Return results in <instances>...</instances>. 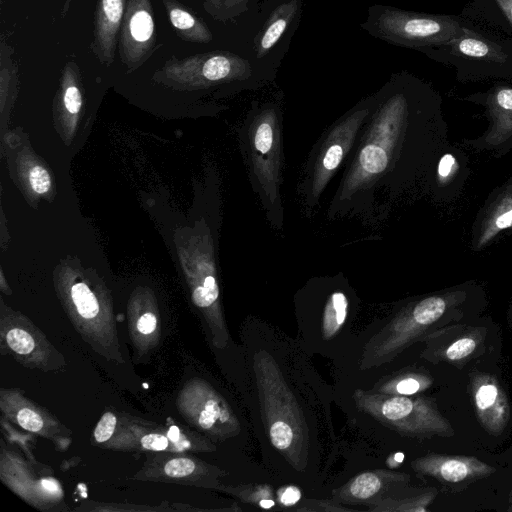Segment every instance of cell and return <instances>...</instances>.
Here are the masks:
<instances>
[{
    "label": "cell",
    "instance_id": "obj_18",
    "mask_svg": "<svg viewBox=\"0 0 512 512\" xmlns=\"http://www.w3.org/2000/svg\"><path fill=\"white\" fill-rule=\"evenodd\" d=\"M404 474L379 470L363 472L336 491V497L348 503H363L382 493L389 483L403 481Z\"/></svg>",
    "mask_w": 512,
    "mask_h": 512
},
{
    "label": "cell",
    "instance_id": "obj_3",
    "mask_svg": "<svg viewBox=\"0 0 512 512\" xmlns=\"http://www.w3.org/2000/svg\"><path fill=\"white\" fill-rule=\"evenodd\" d=\"M371 33L393 44L419 48L445 45L470 29L456 17L378 7L370 16Z\"/></svg>",
    "mask_w": 512,
    "mask_h": 512
},
{
    "label": "cell",
    "instance_id": "obj_29",
    "mask_svg": "<svg viewBox=\"0 0 512 512\" xmlns=\"http://www.w3.org/2000/svg\"><path fill=\"white\" fill-rule=\"evenodd\" d=\"M493 225L497 231L512 227V199L499 207L493 217Z\"/></svg>",
    "mask_w": 512,
    "mask_h": 512
},
{
    "label": "cell",
    "instance_id": "obj_2",
    "mask_svg": "<svg viewBox=\"0 0 512 512\" xmlns=\"http://www.w3.org/2000/svg\"><path fill=\"white\" fill-rule=\"evenodd\" d=\"M354 401L358 410L403 435L428 437L453 434L449 422L428 400L357 389Z\"/></svg>",
    "mask_w": 512,
    "mask_h": 512
},
{
    "label": "cell",
    "instance_id": "obj_11",
    "mask_svg": "<svg viewBox=\"0 0 512 512\" xmlns=\"http://www.w3.org/2000/svg\"><path fill=\"white\" fill-rule=\"evenodd\" d=\"M368 113V109L355 111L336 125L326 138L314 164L311 179V196L313 198L319 196L340 166L354 142L361 123L368 116Z\"/></svg>",
    "mask_w": 512,
    "mask_h": 512
},
{
    "label": "cell",
    "instance_id": "obj_4",
    "mask_svg": "<svg viewBox=\"0 0 512 512\" xmlns=\"http://www.w3.org/2000/svg\"><path fill=\"white\" fill-rule=\"evenodd\" d=\"M406 115L407 103L402 95L385 103L344 180L342 195L350 196L385 172Z\"/></svg>",
    "mask_w": 512,
    "mask_h": 512
},
{
    "label": "cell",
    "instance_id": "obj_15",
    "mask_svg": "<svg viewBox=\"0 0 512 512\" xmlns=\"http://www.w3.org/2000/svg\"><path fill=\"white\" fill-rule=\"evenodd\" d=\"M411 466L419 474L449 483L472 480L493 472L486 463L459 455H426L414 460Z\"/></svg>",
    "mask_w": 512,
    "mask_h": 512
},
{
    "label": "cell",
    "instance_id": "obj_16",
    "mask_svg": "<svg viewBox=\"0 0 512 512\" xmlns=\"http://www.w3.org/2000/svg\"><path fill=\"white\" fill-rule=\"evenodd\" d=\"M128 0H98L94 15L92 51L105 67L114 63L119 34Z\"/></svg>",
    "mask_w": 512,
    "mask_h": 512
},
{
    "label": "cell",
    "instance_id": "obj_25",
    "mask_svg": "<svg viewBox=\"0 0 512 512\" xmlns=\"http://www.w3.org/2000/svg\"><path fill=\"white\" fill-rule=\"evenodd\" d=\"M492 110L501 117L512 116V87H501L493 91L490 96Z\"/></svg>",
    "mask_w": 512,
    "mask_h": 512
},
{
    "label": "cell",
    "instance_id": "obj_10",
    "mask_svg": "<svg viewBox=\"0 0 512 512\" xmlns=\"http://www.w3.org/2000/svg\"><path fill=\"white\" fill-rule=\"evenodd\" d=\"M156 44L151 0H128L118 38L119 58L128 73L140 68Z\"/></svg>",
    "mask_w": 512,
    "mask_h": 512
},
{
    "label": "cell",
    "instance_id": "obj_21",
    "mask_svg": "<svg viewBox=\"0 0 512 512\" xmlns=\"http://www.w3.org/2000/svg\"><path fill=\"white\" fill-rule=\"evenodd\" d=\"M349 300L342 290L330 293L325 301L320 324V333L324 341H330L339 335L348 316Z\"/></svg>",
    "mask_w": 512,
    "mask_h": 512
},
{
    "label": "cell",
    "instance_id": "obj_22",
    "mask_svg": "<svg viewBox=\"0 0 512 512\" xmlns=\"http://www.w3.org/2000/svg\"><path fill=\"white\" fill-rule=\"evenodd\" d=\"M204 10L215 20L227 21L247 9L250 0H201Z\"/></svg>",
    "mask_w": 512,
    "mask_h": 512
},
{
    "label": "cell",
    "instance_id": "obj_26",
    "mask_svg": "<svg viewBox=\"0 0 512 512\" xmlns=\"http://www.w3.org/2000/svg\"><path fill=\"white\" fill-rule=\"evenodd\" d=\"M117 422V416L112 411L105 412L93 431L94 441L103 445L107 443L115 432Z\"/></svg>",
    "mask_w": 512,
    "mask_h": 512
},
{
    "label": "cell",
    "instance_id": "obj_34",
    "mask_svg": "<svg viewBox=\"0 0 512 512\" xmlns=\"http://www.w3.org/2000/svg\"><path fill=\"white\" fill-rule=\"evenodd\" d=\"M73 1L74 0H65L63 6L61 8V12H60V16L62 18H64L66 16V14L68 13Z\"/></svg>",
    "mask_w": 512,
    "mask_h": 512
},
{
    "label": "cell",
    "instance_id": "obj_8",
    "mask_svg": "<svg viewBox=\"0 0 512 512\" xmlns=\"http://www.w3.org/2000/svg\"><path fill=\"white\" fill-rule=\"evenodd\" d=\"M201 436L178 426H156L123 417L112 438L104 444L110 449H141L152 452L210 451L213 445Z\"/></svg>",
    "mask_w": 512,
    "mask_h": 512
},
{
    "label": "cell",
    "instance_id": "obj_7",
    "mask_svg": "<svg viewBox=\"0 0 512 512\" xmlns=\"http://www.w3.org/2000/svg\"><path fill=\"white\" fill-rule=\"evenodd\" d=\"M177 406L183 418L210 439L223 441L241 432V424L234 410L204 380L188 382L178 396Z\"/></svg>",
    "mask_w": 512,
    "mask_h": 512
},
{
    "label": "cell",
    "instance_id": "obj_1",
    "mask_svg": "<svg viewBox=\"0 0 512 512\" xmlns=\"http://www.w3.org/2000/svg\"><path fill=\"white\" fill-rule=\"evenodd\" d=\"M244 341L249 408L268 456L289 473L317 472L331 424L318 375L300 347L269 326L248 324Z\"/></svg>",
    "mask_w": 512,
    "mask_h": 512
},
{
    "label": "cell",
    "instance_id": "obj_13",
    "mask_svg": "<svg viewBox=\"0 0 512 512\" xmlns=\"http://www.w3.org/2000/svg\"><path fill=\"white\" fill-rule=\"evenodd\" d=\"M0 406L4 416L29 432L61 442L70 435V431L48 411L17 390L1 389Z\"/></svg>",
    "mask_w": 512,
    "mask_h": 512
},
{
    "label": "cell",
    "instance_id": "obj_30",
    "mask_svg": "<svg viewBox=\"0 0 512 512\" xmlns=\"http://www.w3.org/2000/svg\"><path fill=\"white\" fill-rule=\"evenodd\" d=\"M301 496V491L294 485L286 486L278 493L280 504L287 507L297 504Z\"/></svg>",
    "mask_w": 512,
    "mask_h": 512
},
{
    "label": "cell",
    "instance_id": "obj_23",
    "mask_svg": "<svg viewBox=\"0 0 512 512\" xmlns=\"http://www.w3.org/2000/svg\"><path fill=\"white\" fill-rule=\"evenodd\" d=\"M429 385L425 378L415 376H403L399 379H393L389 383L380 387L378 392L398 395H412Z\"/></svg>",
    "mask_w": 512,
    "mask_h": 512
},
{
    "label": "cell",
    "instance_id": "obj_27",
    "mask_svg": "<svg viewBox=\"0 0 512 512\" xmlns=\"http://www.w3.org/2000/svg\"><path fill=\"white\" fill-rule=\"evenodd\" d=\"M476 342L470 337L461 338L452 343L446 350V357L450 360H459L471 354Z\"/></svg>",
    "mask_w": 512,
    "mask_h": 512
},
{
    "label": "cell",
    "instance_id": "obj_32",
    "mask_svg": "<svg viewBox=\"0 0 512 512\" xmlns=\"http://www.w3.org/2000/svg\"><path fill=\"white\" fill-rule=\"evenodd\" d=\"M512 26V0H494Z\"/></svg>",
    "mask_w": 512,
    "mask_h": 512
},
{
    "label": "cell",
    "instance_id": "obj_19",
    "mask_svg": "<svg viewBox=\"0 0 512 512\" xmlns=\"http://www.w3.org/2000/svg\"><path fill=\"white\" fill-rule=\"evenodd\" d=\"M169 21L176 34L192 43L206 44L212 41V33L206 23L191 13L177 0H162Z\"/></svg>",
    "mask_w": 512,
    "mask_h": 512
},
{
    "label": "cell",
    "instance_id": "obj_20",
    "mask_svg": "<svg viewBox=\"0 0 512 512\" xmlns=\"http://www.w3.org/2000/svg\"><path fill=\"white\" fill-rule=\"evenodd\" d=\"M297 10L298 2L290 0L282 3L273 11L256 42L257 58H263L279 41Z\"/></svg>",
    "mask_w": 512,
    "mask_h": 512
},
{
    "label": "cell",
    "instance_id": "obj_17",
    "mask_svg": "<svg viewBox=\"0 0 512 512\" xmlns=\"http://www.w3.org/2000/svg\"><path fill=\"white\" fill-rule=\"evenodd\" d=\"M476 412L482 426L490 433H500L509 418V406L502 389L489 377H481L474 392Z\"/></svg>",
    "mask_w": 512,
    "mask_h": 512
},
{
    "label": "cell",
    "instance_id": "obj_12",
    "mask_svg": "<svg viewBox=\"0 0 512 512\" xmlns=\"http://www.w3.org/2000/svg\"><path fill=\"white\" fill-rule=\"evenodd\" d=\"M220 475L222 472L219 469L193 457L153 455L148 457L136 477L142 480L213 487Z\"/></svg>",
    "mask_w": 512,
    "mask_h": 512
},
{
    "label": "cell",
    "instance_id": "obj_14",
    "mask_svg": "<svg viewBox=\"0 0 512 512\" xmlns=\"http://www.w3.org/2000/svg\"><path fill=\"white\" fill-rule=\"evenodd\" d=\"M277 121L273 109L263 111L254 121L251 131V152L254 172L262 186L274 191L277 181L276 157L278 149Z\"/></svg>",
    "mask_w": 512,
    "mask_h": 512
},
{
    "label": "cell",
    "instance_id": "obj_31",
    "mask_svg": "<svg viewBox=\"0 0 512 512\" xmlns=\"http://www.w3.org/2000/svg\"><path fill=\"white\" fill-rule=\"evenodd\" d=\"M455 165V159L451 154H445L438 164V175L441 178H447L452 172Z\"/></svg>",
    "mask_w": 512,
    "mask_h": 512
},
{
    "label": "cell",
    "instance_id": "obj_24",
    "mask_svg": "<svg viewBox=\"0 0 512 512\" xmlns=\"http://www.w3.org/2000/svg\"><path fill=\"white\" fill-rule=\"evenodd\" d=\"M433 495L427 494L418 498L394 501L387 499L381 501L376 507L371 508L373 511H426Z\"/></svg>",
    "mask_w": 512,
    "mask_h": 512
},
{
    "label": "cell",
    "instance_id": "obj_9",
    "mask_svg": "<svg viewBox=\"0 0 512 512\" xmlns=\"http://www.w3.org/2000/svg\"><path fill=\"white\" fill-rule=\"evenodd\" d=\"M0 337L2 351L6 349L8 354L28 368L48 371L65 366L64 357L42 331L26 318L2 316Z\"/></svg>",
    "mask_w": 512,
    "mask_h": 512
},
{
    "label": "cell",
    "instance_id": "obj_28",
    "mask_svg": "<svg viewBox=\"0 0 512 512\" xmlns=\"http://www.w3.org/2000/svg\"><path fill=\"white\" fill-rule=\"evenodd\" d=\"M30 183L35 192L42 194L49 190L51 180L44 168L35 166L30 172Z\"/></svg>",
    "mask_w": 512,
    "mask_h": 512
},
{
    "label": "cell",
    "instance_id": "obj_33",
    "mask_svg": "<svg viewBox=\"0 0 512 512\" xmlns=\"http://www.w3.org/2000/svg\"><path fill=\"white\" fill-rule=\"evenodd\" d=\"M275 504H276L275 501L271 498H263L258 501V505L264 509H270L273 506H275Z\"/></svg>",
    "mask_w": 512,
    "mask_h": 512
},
{
    "label": "cell",
    "instance_id": "obj_6",
    "mask_svg": "<svg viewBox=\"0 0 512 512\" xmlns=\"http://www.w3.org/2000/svg\"><path fill=\"white\" fill-rule=\"evenodd\" d=\"M251 73L247 59L227 51H214L181 59L173 56L155 72L153 79L176 86L202 87L245 80Z\"/></svg>",
    "mask_w": 512,
    "mask_h": 512
},
{
    "label": "cell",
    "instance_id": "obj_5",
    "mask_svg": "<svg viewBox=\"0 0 512 512\" xmlns=\"http://www.w3.org/2000/svg\"><path fill=\"white\" fill-rule=\"evenodd\" d=\"M446 301L430 296L407 307L373 336L365 345L362 366L376 367L391 360L416 336L436 322L445 312Z\"/></svg>",
    "mask_w": 512,
    "mask_h": 512
}]
</instances>
